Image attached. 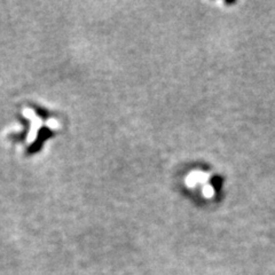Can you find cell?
<instances>
[{
	"mask_svg": "<svg viewBox=\"0 0 275 275\" xmlns=\"http://www.w3.org/2000/svg\"><path fill=\"white\" fill-rule=\"evenodd\" d=\"M208 174L202 173V172H194V173H190V177L187 178V184L193 187H202V193H203L204 196L211 197L213 190H212L211 185H208Z\"/></svg>",
	"mask_w": 275,
	"mask_h": 275,
	"instance_id": "1",
	"label": "cell"
},
{
	"mask_svg": "<svg viewBox=\"0 0 275 275\" xmlns=\"http://www.w3.org/2000/svg\"><path fill=\"white\" fill-rule=\"evenodd\" d=\"M23 114H24L25 117L30 119V122H31V127H30L28 137H26V141H28L29 144H31V142H34L36 140V138H37L39 128L42 127V122L41 117H38V115L36 114L32 109L25 108L24 110H23Z\"/></svg>",
	"mask_w": 275,
	"mask_h": 275,
	"instance_id": "2",
	"label": "cell"
}]
</instances>
